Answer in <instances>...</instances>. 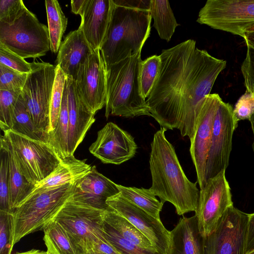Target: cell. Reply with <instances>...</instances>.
<instances>
[{
    "instance_id": "cell-1",
    "label": "cell",
    "mask_w": 254,
    "mask_h": 254,
    "mask_svg": "<svg viewBox=\"0 0 254 254\" xmlns=\"http://www.w3.org/2000/svg\"><path fill=\"white\" fill-rule=\"evenodd\" d=\"M160 56L159 72L146 100L151 116L161 127L178 129L190 139L203 100L226 61L199 49L192 39L163 50Z\"/></svg>"
},
{
    "instance_id": "cell-2",
    "label": "cell",
    "mask_w": 254,
    "mask_h": 254,
    "mask_svg": "<svg viewBox=\"0 0 254 254\" xmlns=\"http://www.w3.org/2000/svg\"><path fill=\"white\" fill-rule=\"evenodd\" d=\"M167 130L161 127L151 143L149 168L152 178L150 190L164 203L169 202L179 215L195 211L200 190L196 183L187 177L174 147L165 136Z\"/></svg>"
},
{
    "instance_id": "cell-3",
    "label": "cell",
    "mask_w": 254,
    "mask_h": 254,
    "mask_svg": "<svg viewBox=\"0 0 254 254\" xmlns=\"http://www.w3.org/2000/svg\"><path fill=\"white\" fill-rule=\"evenodd\" d=\"M151 19L149 10L113 3L107 32L100 48L106 66L141 51L150 35Z\"/></svg>"
},
{
    "instance_id": "cell-4",
    "label": "cell",
    "mask_w": 254,
    "mask_h": 254,
    "mask_svg": "<svg viewBox=\"0 0 254 254\" xmlns=\"http://www.w3.org/2000/svg\"><path fill=\"white\" fill-rule=\"evenodd\" d=\"M141 52L106 66L105 117L151 116L140 84Z\"/></svg>"
},
{
    "instance_id": "cell-5",
    "label": "cell",
    "mask_w": 254,
    "mask_h": 254,
    "mask_svg": "<svg viewBox=\"0 0 254 254\" xmlns=\"http://www.w3.org/2000/svg\"><path fill=\"white\" fill-rule=\"evenodd\" d=\"M76 182L32 193L16 207L11 213L13 245L28 234L43 230L71 196Z\"/></svg>"
},
{
    "instance_id": "cell-6",
    "label": "cell",
    "mask_w": 254,
    "mask_h": 254,
    "mask_svg": "<svg viewBox=\"0 0 254 254\" xmlns=\"http://www.w3.org/2000/svg\"><path fill=\"white\" fill-rule=\"evenodd\" d=\"M103 211L71 196L53 220L64 228L81 253L86 254L97 244L109 243L104 236Z\"/></svg>"
},
{
    "instance_id": "cell-7",
    "label": "cell",
    "mask_w": 254,
    "mask_h": 254,
    "mask_svg": "<svg viewBox=\"0 0 254 254\" xmlns=\"http://www.w3.org/2000/svg\"><path fill=\"white\" fill-rule=\"evenodd\" d=\"M22 174L37 186L48 178L62 160L47 142L30 139L11 130L4 131Z\"/></svg>"
},
{
    "instance_id": "cell-8",
    "label": "cell",
    "mask_w": 254,
    "mask_h": 254,
    "mask_svg": "<svg viewBox=\"0 0 254 254\" xmlns=\"http://www.w3.org/2000/svg\"><path fill=\"white\" fill-rule=\"evenodd\" d=\"M0 43L23 59L44 56L50 49L48 28L27 8L13 24L0 22Z\"/></svg>"
},
{
    "instance_id": "cell-9",
    "label": "cell",
    "mask_w": 254,
    "mask_h": 254,
    "mask_svg": "<svg viewBox=\"0 0 254 254\" xmlns=\"http://www.w3.org/2000/svg\"><path fill=\"white\" fill-rule=\"evenodd\" d=\"M21 94L35 126L47 133L50 132V103L56 74V65L34 60L30 63Z\"/></svg>"
},
{
    "instance_id": "cell-10",
    "label": "cell",
    "mask_w": 254,
    "mask_h": 254,
    "mask_svg": "<svg viewBox=\"0 0 254 254\" xmlns=\"http://www.w3.org/2000/svg\"><path fill=\"white\" fill-rule=\"evenodd\" d=\"M196 22L244 38L254 24V0H208Z\"/></svg>"
},
{
    "instance_id": "cell-11",
    "label": "cell",
    "mask_w": 254,
    "mask_h": 254,
    "mask_svg": "<svg viewBox=\"0 0 254 254\" xmlns=\"http://www.w3.org/2000/svg\"><path fill=\"white\" fill-rule=\"evenodd\" d=\"M225 171L207 180L204 187L200 190L195 215L199 232L203 237L215 231L223 214L233 205Z\"/></svg>"
},
{
    "instance_id": "cell-12",
    "label": "cell",
    "mask_w": 254,
    "mask_h": 254,
    "mask_svg": "<svg viewBox=\"0 0 254 254\" xmlns=\"http://www.w3.org/2000/svg\"><path fill=\"white\" fill-rule=\"evenodd\" d=\"M249 214L228 208L215 231L204 239V254H245Z\"/></svg>"
},
{
    "instance_id": "cell-13",
    "label": "cell",
    "mask_w": 254,
    "mask_h": 254,
    "mask_svg": "<svg viewBox=\"0 0 254 254\" xmlns=\"http://www.w3.org/2000/svg\"><path fill=\"white\" fill-rule=\"evenodd\" d=\"M238 122L235 119L233 108L229 103L221 101L214 119L210 147L205 170L206 181L229 165L232 150V137Z\"/></svg>"
},
{
    "instance_id": "cell-14",
    "label": "cell",
    "mask_w": 254,
    "mask_h": 254,
    "mask_svg": "<svg viewBox=\"0 0 254 254\" xmlns=\"http://www.w3.org/2000/svg\"><path fill=\"white\" fill-rule=\"evenodd\" d=\"M216 93L207 95L199 111L195 132L190 139V154L194 165L200 189L206 183L205 170L215 116L222 101Z\"/></svg>"
},
{
    "instance_id": "cell-15",
    "label": "cell",
    "mask_w": 254,
    "mask_h": 254,
    "mask_svg": "<svg viewBox=\"0 0 254 254\" xmlns=\"http://www.w3.org/2000/svg\"><path fill=\"white\" fill-rule=\"evenodd\" d=\"M74 80L81 100L93 114L105 106L106 66L99 49L80 65Z\"/></svg>"
},
{
    "instance_id": "cell-16",
    "label": "cell",
    "mask_w": 254,
    "mask_h": 254,
    "mask_svg": "<svg viewBox=\"0 0 254 254\" xmlns=\"http://www.w3.org/2000/svg\"><path fill=\"white\" fill-rule=\"evenodd\" d=\"M106 203L111 210L127 220L142 233L156 251L162 254H167L170 242V231L161 220L130 202L120 193L108 198Z\"/></svg>"
},
{
    "instance_id": "cell-17",
    "label": "cell",
    "mask_w": 254,
    "mask_h": 254,
    "mask_svg": "<svg viewBox=\"0 0 254 254\" xmlns=\"http://www.w3.org/2000/svg\"><path fill=\"white\" fill-rule=\"evenodd\" d=\"M137 149L130 133L109 122L98 131L97 139L89 150L103 163L120 165L133 158Z\"/></svg>"
},
{
    "instance_id": "cell-18",
    "label": "cell",
    "mask_w": 254,
    "mask_h": 254,
    "mask_svg": "<svg viewBox=\"0 0 254 254\" xmlns=\"http://www.w3.org/2000/svg\"><path fill=\"white\" fill-rule=\"evenodd\" d=\"M120 193L117 184L98 172L95 166L76 183L71 198L101 210H109L108 198Z\"/></svg>"
},
{
    "instance_id": "cell-19",
    "label": "cell",
    "mask_w": 254,
    "mask_h": 254,
    "mask_svg": "<svg viewBox=\"0 0 254 254\" xmlns=\"http://www.w3.org/2000/svg\"><path fill=\"white\" fill-rule=\"evenodd\" d=\"M68 109V154L73 156L77 147L95 121V115L81 100L75 80L66 76Z\"/></svg>"
},
{
    "instance_id": "cell-20",
    "label": "cell",
    "mask_w": 254,
    "mask_h": 254,
    "mask_svg": "<svg viewBox=\"0 0 254 254\" xmlns=\"http://www.w3.org/2000/svg\"><path fill=\"white\" fill-rule=\"evenodd\" d=\"M113 6L112 0H85L80 14L78 28L93 50L100 48L105 36Z\"/></svg>"
},
{
    "instance_id": "cell-21",
    "label": "cell",
    "mask_w": 254,
    "mask_h": 254,
    "mask_svg": "<svg viewBox=\"0 0 254 254\" xmlns=\"http://www.w3.org/2000/svg\"><path fill=\"white\" fill-rule=\"evenodd\" d=\"M93 51L83 32L78 28L70 32L61 43L57 57V65L66 76L75 80L80 65Z\"/></svg>"
},
{
    "instance_id": "cell-22",
    "label": "cell",
    "mask_w": 254,
    "mask_h": 254,
    "mask_svg": "<svg viewBox=\"0 0 254 254\" xmlns=\"http://www.w3.org/2000/svg\"><path fill=\"white\" fill-rule=\"evenodd\" d=\"M167 254H204V239L199 232L196 216L183 217L170 231Z\"/></svg>"
},
{
    "instance_id": "cell-23",
    "label": "cell",
    "mask_w": 254,
    "mask_h": 254,
    "mask_svg": "<svg viewBox=\"0 0 254 254\" xmlns=\"http://www.w3.org/2000/svg\"><path fill=\"white\" fill-rule=\"evenodd\" d=\"M92 167L86 163L85 160L77 159L74 155L66 157L62 160L59 166L48 178L36 186L31 194L76 182L88 174Z\"/></svg>"
},
{
    "instance_id": "cell-24",
    "label": "cell",
    "mask_w": 254,
    "mask_h": 254,
    "mask_svg": "<svg viewBox=\"0 0 254 254\" xmlns=\"http://www.w3.org/2000/svg\"><path fill=\"white\" fill-rule=\"evenodd\" d=\"M6 139L9 154L10 206L13 211L30 195L36 186L29 182L22 174L6 137Z\"/></svg>"
},
{
    "instance_id": "cell-25",
    "label": "cell",
    "mask_w": 254,
    "mask_h": 254,
    "mask_svg": "<svg viewBox=\"0 0 254 254\" xmlns=\"http://www.w3.org/2000/svg\"><path fill=\"white\" fill-rule=\"evenodd\" d=\"M10 130L33 140L49 142V134L35 126L21 93L14 108Z\"/></svg>"
},
{
    "instance_id": "cell-26",
    "label": "cell",
    "mask_w": 254,
    "mask_h": 254,
    "mask_svg": "<svg viewBox=\"0 0 254 254\" xmlns=\"http://www.w3.org/2000/svg\"><path fill=\"white\" fill-rule=\"evenodd\" d=\"M43 240L50 254H82L64 228L54 220L43 229Z\"/></svg>"
},
{
    "instance_id": "cell-27",
    "label": "cell",
    "mask_w": 254,
    "mask_h": 254,
    "mask_svg": "<svg viewBox=\"0 0 254 254\" xmlns=\"http://www.w3.org/2000/svg\"><path fill=\"white\" fill-rule=\"evenodd\" d=\"M103 221L126 240L143 249L156 250L150 241L130 222L112 210H104Z\"/></svg>"
},
{
    "instance_id": "cell-28",
    "label": "cell",
    "mask_w": 254,
    "mask_h": 254,
    "mask_svg": "<svg viewBox=\"0 0 254 254\" xmlns=\"http://www.w3.org/2000/svg\"><path fill=\"white\" fill-rule=\"evenodd\" d=\"M149 11L154 20L153 26L159 37L167 42L170 41L180 24L176 21L169 1L150 0Z\"/></svg>"
},
{
    "instance_id": "cell-29",
    "label": "cell",
    "mask_w": 254,
    "mask_h": 254,
    "mask_svg": "<svg viewBox=\"0 0 254 254\" xmlns=\"http://www.w3.org/2000/svg\"><path fill=\"white\" fill-rule=\"evenodd\" d=\"M68 123L67 91L65 81L58 123L55 129L49 133L48 142L61 160L68 157Z\"/></svg>"
},
{
    "instance_id": "cell-30",
    "label": "cell",
    "mask_w": 254,
    "mask_h": 254,
    "mask_svg": "<svg viewBox=\"0 0 254 254\" xmlns=\"http://www.w3.org/2000/svg\"><path fill=\"white\" fill-rule=\"evenodd\" d=\"M120 194L127 200L137 206L154 218L161 220L160 213L163 203L159 201L149 189L125 187L117 184Z\"/></svg>"
},
{
    "instance_id": "cell-31",
    "label": "cell",
    "mask_w": 254,
    "mask_h": 254,
    "mask_svg": "<svg viewBox=\"0 0 254 254\" xmlns=\"http://www.w3.org/2000/svg\"><path fill=\"white\" fill-rule=\"evenodd\" d=\"M48 31L52 52H59L62 38L67 25V18L63 13L58 1L45 0Z\"/></svg>"
},
{
    "instance_id": "cell-32",
    "label": "cell",
    "mask_w": 254,
    "mask_h": 254,
    "mask_svg": "<svg viewBox=\"0 0 254 254\" xmlns=\"http://www.w3.org/2000/svg\"><path fill=\"white\" fill-rule=\"evenodd\" d=\"M0 211L10 212L9 154L4 135L0 137Z\"/></svg>"
},
{
    "instance_id": "cell-33",
    "label": "cell",
    "mask_w": 254,
    "mask_h": 254,
    "mask_svg": "<svg viewBox=\"0 0 254 254\" xmlns=\"http://www.w3.org/2000/svg\"><path fill=\"white\" fill-rule=\"evenodd\" d=\"M160 55H153L142 61L140 67V84L142 96L146 99L158 75L161 65Z\"/></svg>"
},
{
    "instance_id": "cell-34",
    "label": "cell",
    "mask_w": 254,
    "mask_h": 254,
    "mask_svg": "<svg viewBox=\"0 0 254 254\" xmlns=\"http://www.w3.org/2000/svg\"><path fill=\"white\" fill-rule=\"evenodd\" d=\"M103 229L107 240L121 254H162L155 250L140 248L126 240L104 221Z\"/></svg>"
},
{
    "instance_id": "cell-35",
    "label": "cell",
    "mask_w": 254,
    "mask_h": 254,
    "mask_svg": "<svg viewBox=\"0 0 254 254\" xmlns=\"http://www.w3.org/2000/svg\"><path fill=\"white\" fill-rule=\"evenodd\" d=\"M65 81V74L56 65V74L50 103V132L55 129L58 123Z\"/></svg>"
},
{
    "instance_id": "cell-36",
    "label": "cell",
    "mask_w": 254,
    "mask_h": 254,
    "mask_svg": "<svg viewBox=\"0 0 254 254\" xmlns=\"http://www.w3.org/2000/svg\"><path fill=\"white\" fill-rule=\"evenodd\" d=\"M21 92L0 90V127L3 132L11 128L14 108Z\"/></svg>"
},
{
    "instance_id": "cell-37",
    "label": "cell",
    "mask_w": 254,
    "mask_h": 254,
    "mask_svg": "<svg viewBox=\"0 0 254 254\" xmlns=\"http://www.w3.org/2000/svg\"><path fill=\"white\" fill-rule=\"evenodd\" d=\"M28 74L18 71L0 63V90H22Z\"/></svg>"
},
{
    "instance_id": "cell-38",
    "label": "cell",
    "mask_w": 254,
    "mask_h": 254,
    "mask_svg": "<svg viewBox=\"0 0 254 254\" xmlns=\"http://www.w3.org/2000/svg\"><path fill=\"white\" fill-rule=\"evenodd\" d=\"M12 212L0 211V254H11L13 247Z\"/></svg>"
},
{
    "instance_id": "cell-39",
    "label": "cell",
    "mask_w": 254,
    "mask_h": 254,
    "mask_svg": "<svg viewBox=\"0 0 254 254\" xmlns=\"http://www.w3.org/2000/svg\"><path fill=\"white\" fill-rule=\"evenodd\" d=\"M26 8L22 0H0V22L13 24Z\"/></svg>"
},
{
    "instance_id": "cell-40",
    "label": "cell",
    "mask_w": 254,
    "mask_h": 254,
    "mask_svg": "<svg viewBox=\"0 0 254 254\" xmlns=\"http://www.w3.org/2000/svg\"><path fill=\"white\" fill-rule=\"evenodd\" d=\"M0 63L21 72L29 73L31 71L30 63L9 50L1 43Z\"/></svg>"
},
{
    "instance_id": "cell-41",
    "label": "cell",
    "mask_w": 254,
    "mask_h": 254,
    "mask_svg": "<svg viewBox=\"0 0 254 254\" xmlns=\"http://www.w3.org/2000/svg\"><path fill=\"white\" fill-rule=\"evenodd\" d=\"M233 114L238 122L241 120H249L254 114V94L246 91L236 103Z\"/></svg>"
},
{
    "instance_id": "cell-42",
    "label": "cell",
    "mask_w": 254,
    "mask_h": 254,
    "mask_svg": "<svg viewBox=\"0 0 254 254\" xmlns=\"http://www.w3.org/2000/svg\"><path fill=\"white\" fill-rule=\"evenodd\" d=\"M246 44L247 51L241 65V71L246 91L254 94V48L248 44Z\"/></svg>"
},
{
    "instance_id": "cell-43",
    "label": "cell",
    "mask_w": 254,
    "mask_h": 254,
    "mask_svg": "<svg viewBox=\"0 0 254 254\" xmlns=\"http://www.w3.org/2000/svg\"><path fill=\"white\" fill-rule=\"evenodd\" d=\"M254 250V213L249 214L245 242V254Z\"/></svg>"
},
{
    "instance_id": "cell-44",
    "label": "cell",
    "mask_w": 254,
    "mask_h": 254,
    "mask_svg": "<svg viewBox=\"0 0 254 254\" xmlns=\"http://www.w3.org/2000/svg\"><path fill=\"white\" fill-rule=\"evenodd\" d=\"M117 5L149 10L150 0H112Z\"/></svg>"
},
{
    "instance_id": "cell-45",
    "label": "cell",
    "mask_w": 254,
    "mask_h": 254,
    "mask_svg": "<svg viewBox=\"0 0 254 254\" xmlns=\"http://www.w3.org/2000/svg\"><path fill=\"white\" fill-rule=\"evenodd\" d=\"M85 1V0H72L70 1L71 11L74 14L80 15L84 4Z\"/></svg>"
},
{
    "instance_id": "cell-46",
    "label": "cell",
    "mask_w": 254,
    "mask_h": 254,
    "mask_svg": "<svg viewBox=\"0 0 254 254\" xmlns=\"http://www.w3.org/2000/svg\"><path fill=\"white\" fill-rule=\"evenodd\" d=\"M246 44L254 48V32H247L244 38Z\"/></svg>"
},
{
    "instance_id": "cell-47",
    "label": "cell",
    "mask_w": 254,
    "mask_h": 254,
    "mask_svg": "<svg viewBox=\"0 0 254 254\" xmlns=\"http://www.w3.org/2000/svg\"><path fill=\"white\" fill-rule=\"evenodd\" d=\"M14 254H50L47 251H43L39 250L32 249L31 250L23 252H16Z\"/></svg>"
},
{
    "instance_id": "cell-48",
    "label": "cell",
    "mask_w": 254,
    "mask_h": 254,
    "mask_svg": "<svg viewBox=\"0 0 254 254\" xmlns=\"http://www.w3.org/2000/svg\"><path fill=\"white\" fill-rule=\"evenodd\" d=\"M249 121L251 124V127L252 129V131L253 132V135H254V141L252 145V148L253 150V152L254 153V114L252 116V117L249 119Z\"/></svg>"
},
{
    "instance_id": "cell-49",
    "label": "cell",
    "mask_w": 254,
    "mask_h": 254,
    "mask_svg": "<svg viewBox=\"0 0 254 254\" xmlns=\"http://www.w3.org/2000/svg\"><path fill=\"white\" fill-rule=\"evenodd\" d=\"M86 254H105L98 252V251H96L90 250V251L87 252L86 253Z\"/></svg>"
},
{
    "instance_id": "cell-50",
    "label": "cell",
    "mask_w": 254,
    "mask_h": 254,
    "mask_svg": "<svg viewBox=\"0 0 254 254\" xmlns=\"http://www.w3.org/2000/svg\"><path fill=\"white\" fill-rule=\"evenodd\" d=\"M247 32H254V24L252 25L250 27H249L246 31ZM246 34V33H245Z\"/></svg>"
},
{
    "instance_id": "cell-51",
    "label": "cell",
    "mask_w": 254,
    "mask_h": 254,
    "mask_svg": "<svg viewBox=\"0 0 254 254\" xmlns=\"http://www.w3.org/2000/svg\"><path fill=\"white\" fill-rule=\"evenodd\" d=\"M247 254H254V250L251 251V252H249Z\"/></svg>"
}]
</instances>
